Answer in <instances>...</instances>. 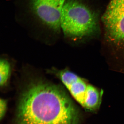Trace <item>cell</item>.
Instances as JSON below:
<instances>
[{
  "label": "cell",
  "instance_id": "obj_1",
  "mask_svg": "<svg viewBox=\"0 0 124 124\" xmlns=\"http://www.w3.org/2000/svg\"><path fill=\"white\" fill-rule=\"evenodd\" d=\"M79 117L65 91L43 81L31 82L23 92L18 108L19 124H78Z\"/></svg>",
  "mask_w": 124,
  "mask_h": 124
},
{
  "label": "cell",
  "instance_id": "obj_2",
  "mask_svg": "<svg viewBox=\"0 0 124 124\" xmlns=\"http://www.w3.org/2000/svg\"><path fill=\"white\" fill-rule=\"evenodd\" d=\"M64 35L72 39H81L94 35L99 28L97 16L88 6L77 0H68L60 18Z\"/></svg>",
  "mask_w": 124,
  "mask_h": 124
},
{
  "label": "cell",
  "instance_id": "obj_3",
  "mask_svg": "<svg viewBox=\"0 0 124 124\" xmlns=\"http://www.w3.org/2000/svg\"><path fill=\"white\" fill-rule=\"evenodd\" d=\"M102 21L105 43L112 49L124 53V0H110Z\"/></svg>",
  "mask_w": 124,
  "mask_h": 124
},
{
  "label": "cell",
  "instance_id": "obj_4",
  "mask_svg": "<svg viewBox=\"0 0 124 124\" xmlns=\"http://www.w3.org/2000/svg\"><path fill=\"white\" fill-rule=\"evenodd\" d=\"M31 1L33 12L39 19L54 31H60L61 14L66 0Z\"/></svg>",
  "mask_w": 124,
  "mask_h": 124
},
{
  "label": "cell",
  "instance_id": "obj_5",
  "mask_svg": "<svg viewBox=\"0 0 124 124\" xmlns=\"http://www.w3.org/2000/svg\"><path fill=\"white\" fill-rule=\"evenodd\" d=\"M102 94L101 91L89 84L85 98L84 107L91 111L97 110L101 103Z\"/></svg>",
  "mask_w": 124,
  "mask_h": 124
},
{
  "label": "cell",
  "instance_id": "obj_6",
  "mask_svg": "<svg viewBox=\"0 0 124 124\" xmlns=\"http://www.w3.org/2000/svg\"><path fill=\"white\" fill-rule=\"evenodd\" d=\"M11 72V66L7 60L2 59L0 61V85L3 86L8 82Z\"/></svg>",
  "mask_w": 124,
  "mask_h": 124
},
{
  "label": "cell",
  "instance_id": "obj_7",
  "mask_svg": "<svg viewBox=\"0 0 124 124\" xmlns=\"http://www.w3.org/2000/svg\"><path fill=\"white\" fill-rule=\"evenodd\" d=\"M7 108V103L4 99H1L0 101V118L1 119L4 116Z\"/></svg>",
  "mask_w": 124,
  "mask_h": 124
}]
</instances>
